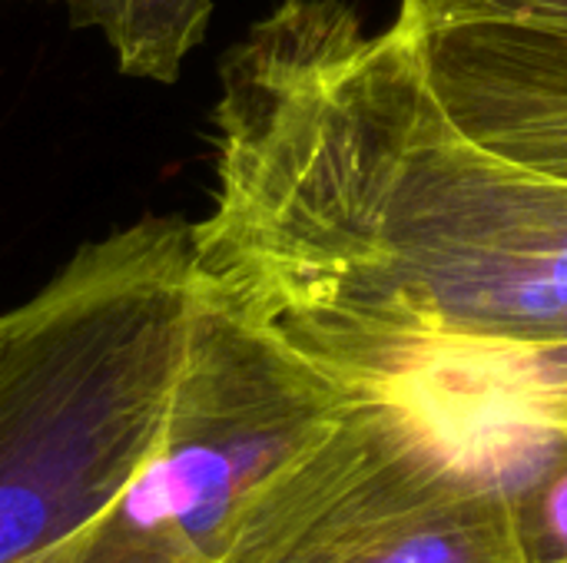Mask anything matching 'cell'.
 Returning <instances> with one entry per match:
<instances>
[{"instance_id":"6da1fadb","label":"cell","mask_w":567,"mask_h":563,"mask_svg":"<svg viewBox=\"0 0 567 563\" xmlns=\"http://www.w3.org/2000/svg\"><path fill=\"white\" fill-rule=\"evenodd\" d=\"M193 279L352 392L567 348V183L468 139L395 23L282 0L219 63Z\"/></svg>"},{"instance_id":"7a4b0ae2","label":"cell","mask_w":567,"mask_h":563,"mask_svg":"<svg viewBox=\"0 0 567 563\" xmlns=\"http://www.w3.org/2000/svg\"><path fill=\"white\" fill-rule=\"evenodd\" d=\"M193 246L143 216L0 315V563L93 521L146 455L186 345Z\"/></svg>"},{"instance_id":"3957f363","label":"cell","mask_w":567,"mask_h":563,"mask_svg":"<svg viewBox=\"0 0 567 563\" xmlns=\"http://www.w3.org/2000/svg\"><path fill=\"white\" fill-rule=\"evenodd\" d=\"M515 418L435 388L352 392L243 508L216 563H532Z\"/></svg>"},{"instance_id":"277c9868","label":"cell","mask_w":567,"mask_h":563,"mask_svg":"<svg viewBox=\"0 0 567 563\" xmlns=\"http://www.w3.org/2000/svg\"><path fill=\"white\" fill-rule=\"evenodd\" d=\"M352 388L203 292L156 435L116 498L27 563H216L249 498L346 408Z\"/></svg>"},{"instance_id":"5b68a950","label":"cell","mask_w":567,"mask_h":563,"mask_svg":"<svg viewBox=\"0 0 567 563\" xmlns=\"http://www.w3.org/2000/svg\"><path fill=\"white\" fill-rule=\"evenodd\" d=\"M392 23L468 139L567 183V0H399Z\"/></svg>"},{"instance_id":"8992f818","label":"cell","mask_w":567,"mask_h":563,"mask_svg":"<svg viewBox=\"0 0 567 563\" xmlns=\"http://www.w3.org/2000/svg\"><path fill=\"white\" fill-rule=\"evenodd\" d=\"M76 30H96L123 76L176 83L203 43L213 0H66Z\"/></svg>"},{"instance_id":"52a82bcc","label":"cell","mask_w":567,"mask_h":563,"mask_svg":"<svg viewBox=\"0 0 567 563\" xmlns=\"http://www.w3.org/2000/svg\"><path fill=\"white\" fill-rule=\"evenodd\" d=\"M389 385H432L478 395L567 431V348L445 355Z\"/></svg>"},{"instance_id":"ba28073f","label":"cell","mask_w":567,"mask_h":563,"mask_svg":"<svg viewBox=\"0 0 567 563\" xmlns=\"http://www.w3.org/2000/svg\"><path fill=\"white\" fill-rule=\"evenodd\" d=\"M561 431V428H558ZM532 563H567V431L518 494Z\"/></svg>"},{"instance_id":"9c48e42d","label":"cell","mask_w":567,"mask_h":563,"mask_svg":"<svg viewBox=\"0 0 567 563\" xmlns=\"http://www.w3.org/2000/svg\"><path fill=\"white\" fill-rule=\"evenodd\" d=\"M56 3H66V0H56Z\"/></svg>"}]
</instances>
